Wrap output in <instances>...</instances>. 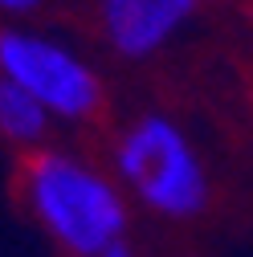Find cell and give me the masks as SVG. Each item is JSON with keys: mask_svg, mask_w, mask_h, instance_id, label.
Instances as JSON below:
<instances>
[{"mask_svg": "<svg viewBox=\"0 0 253 257\" xmlns=\"http://www.w3.org/2000/svg\"><path fill=\"white\" fill-rule=\"evenodd\" d=\"M53 131H57V122L33 94H25L17 82L0 78V147H9L21 159L29 151L53 143Z\"/></svg>", "mask_w": 253, "mask_h": 257, "instance_id": "cell-5", "label": "cell"}, {"mask_svg": "<svg viewBox=\"0 0 253 257\" xmlns=\"http://www.w3.org/2000/svg\"><path fill=\"white\" fill-rule=\"evenodd\" d=\"M0 78L17 82L57 126H94L106 114V78L94 61L53 33L0 25Z\"/></svg>", "mask_w": 253, "mask_h": 257, "instance_id": "cell-3", "label": "cell"}, {"mask_svg": "<svg viewBox=\"0 0 253 257\" xmlns=\"http://www.w3.org/2000/svg\"><path fill=\"white\" fill-rule=\"evenodd\" d=\"M106 168L126 200L160 224H196L216 200L212 168L172 110H135L110 135Z\"/></svg>", "mask_w": 253, "mask_h": 257, "instance_id": "cell-2", "label": "cell"}, {"mask_svg": "<svg viewBox=\"0 0 253 257\" xmlns=\"http://www.w3.org/2000/svg\"><path fill=\"white\" fill-rule=\"evenodd\" d=\"M102 257H139V249H135V241H122V245H114V249H106Z\"/></svg>", "mask_w": 253, "mask_h": 257, "instance_id": "cell-7", "label": "cell"}, {"mask_svg": "<svg viewBox=\"0 0 253 257\" xmlns=\"http://www.w3.org/2000/svg\"><path fill=\"white\" fill-rule=\"evenodd\" d=\"M204 9V0H94V25L110 57L155 61Z\"/></svg>", "mask_w": 253, "mask_h": 257, "instance_id": "cell-4", "label": "cell"}, {"mask_svg": "<svg viewBox=\"0 0 253 257\" xmlns=\"http://www.w3.org/2000/svg\"><path fill=\"white\" fill-rule=\"evenodd\" d=\"M49 0H0V17L5 25H17V21H33Z\"/></svg>", "mask_w": 253, "mask_h": 257, "instance_id": "cell-6", "label": "cell"}, {"mask_svg": "<svg viewBox=\"0 0 253 257\" xmlns=\"http://www.w3.org/2000/svg\"><path fill=\"white\" fill-rule=\"evenodd\" d=\"M17 200L61 257H102L131 241V212L122 184L78 147L45 143L17 159Z\"/></svg>", "mask_w": 253, "mask_h": 257, "instance_id": "cell-1", "label": "cell"}]
</instances>
